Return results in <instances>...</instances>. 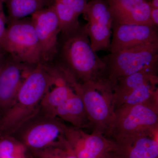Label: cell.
<instances>
[{
    "label": "cell",
    "instance_id": "6da1fadb",
    "mask_svg": "<svg viewBox=\"0 0 158 158\" xmlns=\"http://www.w3.org/2000/svg\"><path fill=\"white\" fill-rule=\"evenodd\" d=\"M62 76L53 65H35L22 84L13 104L1 116L0 135H11L38 113L43 98Z\"/></svg>",
    "mask_w": 158,
    "mask_h": 158
},
{
    "label": "cell",
    "instance_id": "7a4b0ae2",
    "mask_svg": "<svg viewBox=\"0 0 158 158\" xmlns=\"http://www.w3.org/2000/svg\"><path fill=\"white\" fill-rule=\"evenodd\" d=\"M53 62L60 71L79 83L102 77L104 69L102 58L91 48L85 24L59 33Z\"/></svg>",
    "mask_w": 158,
    "mask_h": 158
},
{
    "label": "cell",
    "instance_id": "3957f363",
    "mask_svg": "<svg viewBox=\"0 0 158 158\" xmlns=\"http://www.w3.org/2000/svg\"><path fill=\"white\" fill-rule=\"evenodd\" d=\"M73 87L81 98L89 128L106 137L115 115V86L102 77Z\"/></svg>",
    "mask_w": 158,
    "mask_h": 158
},
{
    "label": "cell",
    "instance_id": "277c9868",
    "mask_svg": "<svg viewBox=\"0 0 158 158\" xmlns=\"http://www.w3.org/2000/svg\"><path fill=\"white\" fill-rule=\"evenodd\" d=\"M158 130V104H145L118 108L115 111L106 137L116 144Z\"/></svg>",
    "mask_w": 158,
    "mask_h": 158
},
{
    "label": "cell",
    "instance_id": "5b68a950",
    "mask_svg": "<svg viewBox=\"0 0 158 158\" xmlns=\"http://www.w3.org/2000/svg\"><path fill=\"white\" fill-rule=\"evenodd\" d=\"M102 59L104 63L102 77L115 86L122 78L158 67V41L110 53Z\"/></svg>",
    "mask_w": 158,
    "mask_h": 158
},
{
    "label": "cell",
    "instance_id": "8992f818",
    "mask_svg": "<svg viewBox=\"0 0 158 158\" xmlns=\"http://www.w3.org/2000/svg\"><path fill=\"white\" fill-rule=\"evenodd\" d=\"M158 68L144 69L118 80L114 89L115 110L136 105L158 104Z\"/></svg>",
    "mask_w": 158,
    "mask_h": 158
},
{
    "label": "cell",
    "instance_id": "52a82bcc",
    "mask_svg": "<svg viewBox=\"0 0 158 158\" xmlns=\"http://www.w3.org/2000/svg\"><path fill=\"white\" fill-rule=\"evenodd\" d=\"M2 48L21 63L35 65L41 63L39 41L31 18L7 23Z\"/></svg>",
    "mask_w": 158,
    "mask_h": 158
},
{
    "label": "cell",
    "instance_id": "ba28073f",
    "mask_svg": "<svg viewBox=\"0 0 158 158\" xmlns=\"http://www.w3.org/2000/svg\"><path fill=\"white\" fill-rule=\"evenodd\" d=\"M64 123L58 117L47 116L40 110L11 135L23 143L28 151L38 150L64 138Z\"/></svg>",
    "mask_w": 158,
    "mask_h": 158
},
{
    "label": "cell",
    "instance_id": "9c48e42d",
    "mask_svg": "<svg viewBox=\"0 0 158 158\" xmlns=\"http://www.w3.org/2000/svg\"><path fill=\"white\" fill-rule=\"evenodd\" d=\"M64 137L77 158H104L116 150V144L103 134L63 125Z\"/></svg>",
    "mask_w": 158,
    "mask_h": 158
},
{
    "label": "cell",
    "instance_id": "30bf717a",
    "mask_svg": "<svg viewBox=\"0 0 158 158\" xmlns=\"http://www.w3.org/2000/svg\"><path fill=\"white\" fill-rule=\"evenodd\" d=\"M85 15L90 46L95 52L110 50L113 19L106 0H89Z\"/></svg>",
    "mask_w": 158,
    "mask_h": 158
},
{
    "label": "cell",
    "instance_id": "8fae6325",
    "mask_svg": "<svg viewBox=\"0 0 158 158\" xmlns=\"http://www.w3.org/2000/svg\"><path fill=\"white\" fill-rule=\"evenodd\" d=\"M53 4L31 15L40 47L41 63L44 64L52 63L60 33L59 20Z\"/></svg>",
    "mask_w": 158,
    "mask_h": 158
},
{
    "label": "cell",
    "instance_id": "7c38bea8",
    "mask_svg": "<svg viewBox=\"0 0 158 158\" xmlns=\"http://www.w3.org/2000/svg\"><path fill=\"white\" fill-rule=\"evenodd\" d=\"M112 33L110 53L158 41V27L154 26L113 22Z\"/></svg>",
    "mask_w": 158,
    "mask_h": 158
},
{
    "label": "cell",
    "instance_id": "4fadbf2b",
    "mask_svg": "<svg viewBox=\"0 0 158 158\" xmlns=\"http://www.w3.org/2000/svg\"><path fill=\"white\" fill-rule=\"evenodd\" d=\"M34 66L21 63L9 55L0 71V113L2 115L13 104L22 84Z\"/></svg>",
    "mask_w": 158,
    "mask_h": 158
},
{
    "label": "cell",
    "instance_id": "5bb4252c",
    "mask_svg": "<svg viewBox=\"0 0 158 158\" xmlns=\"http://www.w3.org/2000/svg\"><path fill=\"white\" fill-rule=\"evenodd\" d=\"M113 22L153 26L150 18L151 6L145 0H106Z\"/></svg>",
    "mask_w": 158,
    "mask_h": 158
},
{
    "label": "cell",
    "instance_id": "9a60e30c",
    "mask_svg": "<svg viewBox=\"0 0 158 158\" xmlns=\"http://www.w3.org/2000/svg\"><path fill=\"white\" fill-rule=\"evenodd\" d=\"M116 144V151L122 158H158V130Z\"/></svg>",
    "mask_w": 158,
    "mask_h": 158
},
{
    "label": "cell",
    "instance_id": "2e32d148",
    "mask_svg": "<svg viewBox=\"0 0 158 158\" xmlns=\"http://www.w3.org/2000/svg\"><path fill=\"white\" fill-rule=\"evenodd\" d=\"M89 0H58L53 5L59 20V32L62 33L78 27V18L85 14Z\"/></svg>",
    "mask_w": 158,
    "mask_h": 158
},
{
    "label": "cell",
    "instance_id": "e0dca14e",
    "mask_svg": "<svg viewBox=\"0 0 158 158\" xmlns=\"http://www.w3.org/2000/svg\"><path fill=\"white\" fill-rule=\"evenodd\" d=\"M56 115L62 121L68 122L75 127L89 128L83 102L76 92L57 108Z\"/></svg>",
    "mask_w": 158,
    "mask_h": 158
},
{
    "label": "cell",
    "instance_id": "ac0fdd59",
    "mask_svg": "<svg viewBox=\"0 0 158 158\" xmlns=\"http://www.w3.org/2000/svg\"><path fill=\"white\" fill-rule=\"evenodd\" d=\"M55 85V87L52 90L50 89L43 98L40 109L45 115L53 117H56V112L57 108L76 93L64 75Z\"/></svg>",
    "mask_w": 158,
    "mask_h": 158
},
{
    "label": "cell",
    "instance_id": "d6986e66",
    "mask_svg": "<svg viewBox=\"0 0 158 158\" xmlns=\"http://www.w3.org/2000/svg\"><path fill=\"white\" fill-rule=\"evenodd\" d=\"M8 11L7 23L32 15L53 4L52 0H3Z\"/></svg>",
    "mask_w": 158,
    "mask_h": 158
},
{
    "label": "cell",
    "instance_id": "ffe728a7",
    "mask_svg": "<svg viewBox=\"0 0 158 158\" xmlns=\"http://www.w3.org/2000/svg\"><path fill=\"white\" fill-rule=\"evenodd\" d=\"M30 152L33 158H77L65 137L45 148Z\"/></svg>",
    "mask_w": 158,
    "mask_h": 158
},
{
    "label": "cell",
    "instance_id": "44dd1931",
    "mask_svg": "<svg viewBox=\"0 0 158 158\" xmlns=\"http://www.w3.org/2000/svg\"><path fill=\"white\" fill-rule=\"evenodd\" d=\"M25 145L14 137L1 135L0 158H28Z\"/></svg>",
    "mask_w": 158,
    "mask_h": 158
},
{
    "label": "cell",
    "instance_id": "7402d4cb",
    "mask_svg": "<svg viewBox=\"0 0 158 158\" xmlns=\"http://www.w3.org/2000/svg\"><path fill=\"white\" fill-rule=\"evenodd\" d=\"M4 4L3 0H0V51H4L2 48V43L7 24V16L5 14L3 8Z\"/></svg>",
    "mask_w": 158,
    "mask_h": 158
},
{
    "label": "cell",
    "instance_id": "603a6c76",
    "mask_svg": "<svg viewBox=\"0 0 158 158\" xmlns=\"http://www.w3.org/2000/svg\"><path fill=\"white\" fill-rule=\"evenodd\" d=\"M150 18L153 25L158 27V9L151 7Z\"/></svg>",
    "mask_w": 158,
    "mask_h": 158
},
{
    "label": "cell",
    "instance_id": "cb8c5ba5",
    "mask_svg": "<svg viewBox=\"0 0 158 158\" xmlns=\"http://www.w3.org/2000/svg\"><path fill=\"white\" fill-rule=\"evenodd\" d=\"M9 54L4 51H0V71L2 68L3 65L5 64Z\"/></svg>",
    "mask_w": 158,
    "mask_h": 158
},
{
    "label": "cell",
    "instance_id": "d4e9b609",
    "mask_svg": "<svg viewBox=\"0 0 158 158\" xmlns=\"http://www.w3.org/2000/svg\"><path fill=\"white\" fill-rule=\"evenodd\" d=\"M104 158H122L121 156L119 155L118 152L116 150L113 151L109 153Z\"/></svg>",
    "mask_w": 158,
    "mask_h": 158
},
{
    "label": "cell",
    "instance_id": "484cf974",
    "mask_svg": "<svg viewBox=\"0 0 158 158\" xmlns=\"http://www.w3.org/2000/svg\"><path fill=\"white\" fill-rule=\"evenodd\" d=\"M149 2L151 7L158 9V0H150Z\"/></svg>",
    "mask_w": 158,
    "mask_h": 158
},
{
    "label": "cell",
    "instance_id": "4316f807",
    "mask_svg": "<svg viewBox=\"0 0 158 158\" xmlns=\"http://www.w3.org/2000/svg\"><path fill=\"white\" fill-rule=\"evenodd\" d=\"M145 1H147V2H149L150 0H145Z\"/></svg>",
    "mask_w": 158,
    "mask_h": 158
},
{
    "label": "cell",
    "instance_id": "83f0119b",
    "mask_svg": "<svg viewBox=\"0 0 158 158\" xmlns=\"http://www.w3.org/2000/svg\"><path fill=\"white\" fill-rule=\"evenodd\" d=\"M52 1H53V2H55V1H58V0H52Z\"/></svg>",
    "mask_w": 158,
    "mask_h": 158
},
{
    "label": "cell",
    "instance_id": "f1b7e54d",
    "mask_svg": "<svg viewBox=\"0 0 158 158\" xmlns=\"http://www.w3.org/2000/svg\"><path fill=\"white\" fill-rule=\"evenodd\" d=\"M0 138H1V135H0Z\"/></svg>",
    "mask_w": 158,
    "mask_h": 158
},
{
    "label": "cell",
    "instance_id": "f546056e",
    "mask_svg": "<svg viewBox=\"0 0 158 158\" xmlns=\"http://www.w3.org/2000/svg\"><path fill=\"white\" fill-rule=\"evenodd\" d=\"M0 118H1V116H0Z\"/></svg>",
    "mask_w": 158,
    "mask_h": 158
}]
</instances>
